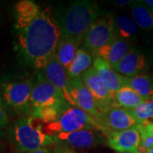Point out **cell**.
I'll return each mask as SVG.
<instances>
[{"label": "cell", "mask_w": 153, "mask_h": 153, "mask_svg": "<svg viewBox=\"0 0 153 153\" xmlns=\"http://www.w3.org/2000/svg\"><path fill=\"white\" fill-rule=\"evenodd\" d=\"M16 28L22 55L35 68L43 69L55 57L61 37L50 9L41 10L29 19L16 20Z\"/></svg>", "instance_id": "cell-1"}, {"label": "cell", "mask_w": 153, "mask_h": 153, "mask_svg": "<svg viewBox=\"0 0 153 153\" xmlns=\"http://www.w3.org/2000/svg\"><path fill=\"white\" fill-rule=\"evenodd\" d=\"M100 15L96 2L79 0L56 10L54 18L62 37L82 41Z\"/></svg>", "instance_id": "cell-2"}, {"label": "cell", "mask_w": 153, "mask_h": 153, "mask_svg": "<svg viewBox=\"0 0 153 153\" xmlns=\"http://www.w3.org/2000/svg\"><path fill=\"white\" fill-rule=\"evenodd\" d=\"M14 140L22 153L32 152L55 143L54 137L45 133L43 123L32 117H22L16 123Z\"/></svg>", "instance_id": "cell-3"}, {"label": "cell", "mask_w": 153, "mask_h": 153, "mask_svg": "<svg viewBox=\"0 0 153 153\" xmlns=\"http://www.w3.org/2000/svg\"><path fill=\"white\" fill-rule=\"evenodd\" d=\"M85 128H97L94 118L78 107L69 106L55 122L46 124L44 131L54 137L59 134L72 133Z\"/></svg>", "instance_id": "cell-4"}, {"label": "cell", "mask_w": 153, "mask_h": 153, "mask_svg": "<svg viewBox=\"0 0 153 153\" xmlns=\"http://www.w3.org/2000/svg\"><path fill=\"white\" fill-rule=\"evenodd\" d=\"M115 16L112 13H106L99 17L88 30L83 39L85 49L94 55L99 49L109 44L115 33Z\"/></svg>", "instance_id": "cell-5"}, {"label": "cell", "mask_w": 153, "mask_h": 153, "mask_svg": "<svg viewBox=\"0 0 153 153\" xmlns=\"http://www.w3.org/2000/svg\"><path fill=\"white\" fill-rule=\"evenodd\" d=\"M97 128L106 135L110 132H119L134 128L138 126L137 121L128 110L114 105L102 111L94 119Z\"/></svg>", "instance_id": "cell-6"}, {"label": "cell", "mask_w": 153, "mask_h": 153, "mask_svg": "<svg viewBox=\"0 0 153 153\" xmlns=\"http://www.w3.org/2000/svg\"><path fill=\"white\" fill-rule=\"evenodd\" d=\"M33 88V83L31 80L8 82L4 86L3 90L4 100L15 111L22 113H29Z\"/></svg>", "instance_id": "cell-7"}, {"label": "cell", "mask_w": 153, "mask_h": 153, "mask_svg": "<svg viewBox=\"0 0 153 153\" xmlns=\"http://www.w3.org/2000/svg\"><path fill=\"white\" fill-rule=\"evenodd\" d=\"M62 104L68 103L57 88H55L43 75H39L37 81L33 84L28 114H30L33 110L38 107Z\"/></svg>", "instance_id": "cell-8"}, {"label": "cell", "mask_w": 153, "mask_h": 153, "mask_svg": "<svg viewBox=\"0 0 153 153\" xmlns=\"http://www.w3.org/2000/svg\"><path fill=\"white\" fill-rule=\"evenodd\" d=\"M97 128H85L54 136L55 142L76 149H88L104 142L105 138Z\"/></svg>", "instance_id": "cell-9"}, {"label": "cell", "mask_w": 153, "mask_h": 153, "mask_svg": "<svg viewBox=\"0 0 153 153\" xmlns=\"http://www.w3.org/2000/svg\"><path fill=\"white\" fill-rule=\"evenodd\" d=\"M81 79L90 93L92 94L100 111L116 105L114 94L111 93L101 82L93 66L82 73Z\"/></svg>", "instance_id": "cell-10"}, {"label": "cell", "mask_w": 153, "mask_h": 153, "mask_svg": "<svg viewBox=\"0 0 153 153\" xmlns=\"http://www.w3.org/2000/svg\"><path fill=\"white\" fill-rule=\"evenodd\" d=\"M42 70H43V76L55 88L58 89V91L61 94V95L65 99L66 102L71 106H73L71 97V88H70L71 78L66 69L64 68V66L58 60L56 55Z\"/></svg>", "instance_id": "cell-11"}, {"label": "cell", "mask_w": 153, "mask_h": 153, "mask_svg": "<svg viewBox=\"0 0 153 153\" xmlns=\"http://www.w3.org/2000/svg\"><path fill=\"white\" fill-rule=\"evenodd\" d=\"M70 88L73 106L82 109L88 114L92 116L94 119L97 118L100 111L99 110L92 94L82 82L81 76L71 78Z\"/></svg>", "instance_id": "cell-12"}, {"label": "cell", "mask_w": 153, "mask_h": 153, "mask_svg": "<svg viewBox=\"0 0 153 153\" xmlns=\"http://www.w3.org/2000/svg\"><path fill=\"white\" fill-rule=\"evenodd\" d=\"M108 146L117 152L137 151L141 141L140 131L137 128L119 132H110L106 134Z\"/></svg>", "instance_id": "cell-13"}, {"label": "cell", "mask_w": 153, "mask_h": 153, "mask_svg": "<svg viewBox=\"0 0 153 153\" xmlns=\"http://www.w3.org/2000/svg\"><path fill=\"white\" fill-rule=\"evenodd\" d=\"M112 68L120 75L127 77L144 74V71L148 68L147 59L141 51L133 48L120 62Z\"/></svg>", "instance_id": "cell-14"}, {"label": "cell", "mask_w": 153, "mask_h": 153, "mask_svg": "<svg viewBox=\"0 0 153 153\" xmlns=\"http://www.w3.org/2000/svg\"><path fill=\"white\" fill-rule=\"evenodd\" d=\"M132 46V41L126 40L115 35L109 44L99 49L94 56L101 58L111 67H114L133 49Z\"/></svg>", "instance_id": "cell-15"}, {"label": "cell", "mask_w": 153, "mask_h": 153, "mask_svg": "<svg viewBox=\"0 0 153 153\" xmlns=\"http://www.w3.org/2000/svg\"><path fill=\"white\" fill-rule=\"evenodd\" d=\"M93 67L105 87L115 94L124 86V77L115 71L109 64L101 58L94 57Z\"/></svg>", "instance_id": "cell-16"}, {"label": "cell", "mask_w": 153, "mask_h": 153, "mask_svg": "<svg viewBox=\"0 0 153 153\" xmlns=\"http://www.w3.org/2000/svg\"><path fill=\"white\" fill-rule=\"evenodd\" d=\"M81 42L72 38L60 37L56 49V57L66 71L74 59Z\"/></svg>", "instance_id": "cell-17"}, {"label": "cell", "mask_w": 153, "mask_h": 153, "mask_svg": "<svg viewBox=\"0 0 153 153\" xmlns=\"http://www.w3.org/2000/svg\"><path fill=\"white\" fill-rule=\"evenodd\" d=\"M93 56L86 49H78L74 59L67 69L70 78L80 77L82 73L93 66Z\"/></svg>", "instance_id": "cell-18"}, {"label": "cell", "mask_w": 153, "mask_h": 153, "mask_svg": "<svg viewBox=\"0 0 153 153\" xmlns=\"http://www.w3.org/2000/svg\"><path fill=\"white\" fill-rule=\"evenodd\" d=\"M133 20L139 27L145 30L153 29V12L141 1H133L129 4Z\"/></svg>", "instance_id": "cell-19"}, {"label": "cell", "mask_w": 153, "mask_h": 153, "mask_svg": "<svg viewBox=\"0 0 153 153\" xmlns=\"http://www.w3.org/2000/svg\"><path fill=\"white\" fill-rule=\"evenodd\" d=\"M124 77V85L133 88L144 100L153 96V81L146 74H140L131 77Z\"/></svg>", "instance_id": "cell-20"}, {"label": "cell", "mask_w": 153, "mask_h": 153, "mask_svg": "<svg viewBox=\"0 0 153 153\" xmlns=\"http://www.w3.org/2000/svg\"><path fill=\"white\" fill-rule=\"evenodd\" d=\"M145 100L133 88L124 85L114 94L115 105L127 110L135 108Z\"/></svg>", "instance_id": "cell-21"}, {"label": "cell", "mask_w": 153, "mask_h": 153, "mask_svg": "<svg viewBox=\"0 0 153 153\" xmlns=\"http://www.w3.org/2000/svg\"><path fill=\"white\" fill-rule=\"evenodd\" d=\"M69 105H70L68 104H62L38 107L33 110L30 112L29 117L37 118L46 124L51 123L57 120L60 115L69 107Z\"/></svg>", "instance_id": "cell-22"}, {"label": "cell", "mask_w": 153, "mask_h": 153, "mask_svg": "<svg viewBox=\"0 0 153 153\" xmlns=\"http://www.w3.org/2000/svg\"><path fill=\"white\" fill-rule=\"evenodd\" d=\"M115 33L117 37L132 41L139 33V27L134 21L124 15L115 17Z\"/></svg>", "instance_id": "cell-23"}, {"label": "cell", "mask_w": 153, "mask_h": 153, "mask_svg": "<svg viewBox=\"0 0 153 153\" xmlns=\"http://www.w3.org/2000/svg\"><path fill=\"white\" fill-rule=\"evenodd\" d=\"M138 124L147 121H153V96L146 99L135 108L128 110Z\"/></svg>", "instance_id": "cell-24"}, {"label": "cell", "mask_w": 153, "mask_h": 153, "mask_svg": "<svg viewBox=\"0 0 153 153\" xmlns=\"http://www.w3.org/2000/svg\"><path fill=\"white\" fill-rule=\"evenodd\" d=\"M52 153H76L74 150H72L70 146H67L66 145L57 144L52 151Z\"/></svg>", "instance_id": "cell-25"}, {"label": "cell", "mask_w": 153, "mask_h": 153, "mask_svg": "<svg viewBox=\"0 0 153 153\" xmlns=\"http://www.w3.org/2000/svg\"><path fill=\"white\" fill-rule=\"evenodd\" d=\"M6 124H7V116L0 100V131L5 127Z\"/></svg>", "instance_id": "cell-26"}, {"label": "cell", "mask_w": 153, "mask_h": 153, "mask_svg": "<svg viewBox=\"0 0 153 153\" xmlns=\"http://www.w3.org/2000/svg\"><path fill=\"white\" fill-rule=\"evenodd\" d=\"M133 1H130V0H116L114 1L115 5L117 6H125V5H129L131 4Z\"/></svg>", "instance_id": "cell-27"}, {"label": "cell", "mask_w": 153, "mask_h": 153, "mask_svg": "<svg viewBox=\"0 0 153 153\" xmlns=\"http://www.w3.org/2000/svg\"><path fill=\"white\" fill-rule=\"evenodd\" d=\"M29 153H51V152H50V149L49 147H43Z\"/></svg>", "instance_id": "cell-28"}, {"label": "cell", "mask_w": 153, "mask_h": 153, "mask_svg": "<svg viewBox=\"0 0 153 153\" xmlns=\"http://www.w3.org/2000/svg\"><path fill=\"white\" fill-rule=\"evenodd\" d=\"M141 2L153 12V0H143Z\"/></svg>", "instance_id": "cell-29"}, {"label": "cell", "mask_w": 153, "mask_h": 153, "mask_svg": "<svg viewBox=\"0 0 153 153\" xmlns=\"http://www.w3.org/2000/svg\"><path fill=\"white\" fill-rule=\"evenodd\" d=\"M148 126H149V129L153 135V121H148Z\"/></svg>", "instance_id": "cell-30"}, {"label": "cell", "mask_w": 153, "mask_h": 153, "mask_svg": "<svg viewBox=\"0 0 153 153\" xmlns=\"http://www.w3.org/2000/svg\"><path fill=\"white\" fill-rule=\"evenodd\" d=\"M118 153H140V152L137 150V151H130V152H118Z\"/></svg>", "instance_id": "cell-31"}, {"label": "cell", "mask_w": 153, "mask_h": 153, "mask_svg": "<svg viewBox=\"0 0 153 153\" xmlns=\"http://www.w3.org/2000/svg\"><path fill=\"white\" fill-rule=\"evenodd\" d=\"M144 153H153V148H151V149H148V150H146Z\"/></svg>", "instance_id": "cell-32"}]
</instances>
